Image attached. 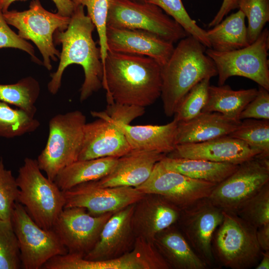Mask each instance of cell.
<instances>
[{
    "label": "cell",
    "instance_id": "6da1fadb",
    "mask_svg": "<svg viewBox=\"0 0 269 269\" xmlns=\"http://www.w3.org/2000/svg\"><path fill=\"white\" fill-rule=\"evenodd\" d=\"M102 85L108 104L145 108L160 97L161 66L148 56L108 50Z\"/></svg>",
    "mask_w": 269,
    "mask_h": 269
},
{
    "label": "cell",
    "instance_id": "7a4b0ae2",
    "mask_svg": "<svg viewBox=\"0 0 269 269\" xmlns=\"http://www.w3.org/2000/svg\"><path fill=\"white\" fill-rule=\"evenodd\" d=\"M95 27L90 17L85 14L84 6L76 5L69 23L64 30H57L53 38L56 43L62 44L60 61L57 70L51 74L48 90L56 94L61 85L65 69L72 64L81 66L85 79L80 89L81 102L87 100L102 87L103 64L101 52L92 37Z\"/></svg>",
    "mask_w": 269,
    "mask_h": 269
},
{
    "label": "cell",
    "instance_id": "3957f363",
    "mask_svg": "<svg viewBox=\"0 0 269 269\" xmlns=\"http://www.w3.org/2000/svg\"><path fill=\"white\" fill-rule=\"evenodd\" d=\"M206 47L192 36L178 41L168 61L161 67L160 97L165 115H174L187 93L205 78L217 75L216 66L206 54Z\"/></svg>",
    "mask_w": 269,
    "mask_h": 269
},
{
    "label": "cell",
    "instance_id": "277c9868",
    "mask_svg": "<svg viewBox=\"0 0 269 269\" xmlns=\"http://www.w3.org/2000/svg\"><path fill=\"white\" fill-rule=\"evenodd\" d=\"M16 181L19 188L17 202L39 227L52 229L64 208L63 191L42 174L36 159L29 157L24 158Z\"/></svg>",
    "mask_w": 269,
    "mask_h": 269
},
{
    "label": "cell",
    "instance_id": "5b68a950",
    "mask_svg": "<svg viewBox=\"0 0 269 269\" xmlns=\"http://www.w3.org/2000/svg\"><path fill=\"white\" fill-rule=\"evenodd\" d=\"M223 219L212 241L215 263L232 269H248L259 263L262 251L257 229L236 214L223 211Z\"/></svg>",
    "mask_w": 269,
    "mask_h": 269
},
{
    "label": "cell",
    "instance_id": "8992f818",
    "mask_svg": "<svg viewBox=\"0 0 269 269\" xmlns=\"http://www.w3.org/2000/svg\"><path fill=\"white\" fill-rule=\"evenodd\" d=\"M86 124L85 116L79 110L57 114L49 121L47 142L36 160L50 180L78 160Z\"/></svg>",
    "mask_w": 269,
    "mask_h": 269
},
{
    "label": "cell",
    "instance_id": "52a82bcc",
    "mask_svg": "<svg viewBox=\"0 0 269 269\" xmlns=\"http://www.w3.org/2000/svg\"><path fill=\"white\" fill-rule=\"evenodd\" d=\"M3 15L8 24L18 30V34L21 38L35 44L42 56L43 65L51 70V61H56L60 56L54 44V34L57 30L67 28L70 17L47 10L39 0H32L26 10H7Z\"/></svg>",
    "mask_w": 269,
    "mask_h": 269
},
{
    "label": "cell",
    "instance_id": "ba28073f",
    "mask_svg": "<svg viewBox=\"0 0 269 269\" xmlns=\"http://www.w3.org/2000/svg\"><path fill=\"white\" fill-rule=\"evenodd\" d=\"M269 31L263 29L252 43L236 50L220 52L206 48V54L213 60L218 75V85H224L235 76L248 78L269 91Z\"/></svg>",
    "mask_w": 269,
    "mask_h": 269
},
{
    "label": "cell",
    "instance_id": "9c48e42d",
    "mask_svg": "<svg viewBox=\"0 0 269 269\" xmlns=\"http://www.w3.org/2000/svg\"><path fill=\"white\" fill-rule=\"evenodd\" d=\"M107 24L145 31L173 43L188 35L160 7L146 2L111 0Z\"/></svg>",
    "mask_w": 269,
    "mask_h": 269
},
{
    "label": "cell",
    "instance_id": "30bf717a",
    "mask_svg": "<svg viewBox=\"0 0 269 269\" xmlns=\"http://www.w3.org/2000/svg\"><path fill=\"white\" fill-rule=\"evenodd\" d=\"M10 221L18 241L21 268L42 269L53 257L67 253L54 231L39 227L17 201Z\"/></svg>",
    "mask_w": 269,
    "mask_h": 269
},
{
    "label": "cell",
    "instance_id": "8fae6325",
    "mask_svg": "<svg viewBox=\"0 0 269 269\" xmlns=\"http://www.w3.org/2000/svg\"><path fill=\"white\" fill-rule=\"evenodd\" d=\"M269 182V157L259 155L240 164L217 184L208 197L223 211L236 214L240 208Z\"/></svg>",
    "mask_w": 269,
    "mask_h": 269
},
{
    "label": "cell",
    "instance_id": "7c38bea8",
    "mask_svg": "<svg viewBox=\"0 0 269 269\" xmlns=\"http://www.w3.org/2000/svg\"><path fill=\"white\" fill-rule=\"evenodd\" d=\"M223 219V211L205 198L181 209L176 223L192 249L208 267H214L216 263L212 241Z\"/></svg>",
    "mask_w": 269,
    "mask_h": 269
},
{
    "label": "cell",
    "instance_id": "4fadbf2b",
    "mask_svg": "<svg viewBox=\"0 0 269 269\" xmlns=\"http://www.w3.org/2000/svg\"><path fill=\"white\" fill-rule=\"evenodd\" d=\"M114 213L93 216L84 208H64L52 229L67 253L84 257L96 244L105 224Z\"/></svg>",
    "mask_w": 269,
    "mask_h": 269
},
{
    "label": "cell",
    "instance_id": "5bb4252c",
    "mask_svg": "<svg viewBox=\"0 0 269 269\" xmlns=\"http://www.w3.org/2000/svg\"><path fill=\"white\" fill-rule=\"evenodd\" d=\"M217 184L167 169L159 161L149 178L136 188L144 194L161 195L182 209L208 198Z\"/></svg>",
    "mask_w": 269,
    "mask_h": 269
},
{
    "label": "cell",
    "instance_id": "9a60e30c",
    "mask_svg": "<svg viewBox=\"0 0 269 269\" xmlns=\"http://www.w3.org/2000/svg\"><path fill=\"white\" fill-rule=\"evenodd\" d=\"M62 191L64 208H84L93 216L115 212L135 203L144 195L135 187H104L96 180L81 183Z\"/></svg>",
    "mask_w": 269,
    "mask_h": 269
},
{
    "label": "cell",
    "instance_id": "2e32d148",
    "mask_svg": "<svg viewBox=\"0 0 269 269\" xmlns=\"http://www.w3.org/2000/svg\"><path fill=\"white\" fill-rule=\"evenodd\" d=\"M97 120L85 124L78 160L119 158L132 149L124 134L104 111H91Z\"/></svg>",
    "mask_w": 269,
    "mask_h": 269
},
{
    "label": "cell",
    "instance_id": "e0dca14e",
    "mask_svg": "<svg viewBox=\"0 0 269 269\" xmlns=\"http://www.w3.org/2000/svg\"><path fill=\"white\" fill-rule=\"evenodd\" d=\"M181 210L161 195L144 194L135 203L132 216L135 238L153 243L157 234L176 224Z\"/></svg>",
    "mask_w": 269,
    "mask_h": 269
},
{
    "label": "cell",
    "instance_id": "ac0fdd59",
    "mask_svg": "<svg viewBox=\"0 0 269 269\" xmlns=\"http://www.w3.org/2000/svg\"><path fill=\"white\" fill-rule=\"evenodd\" d=\"M134 205H130L112 214L105 224L96 244L84 259L112 260L132 250L135 240L131 221Z\"/></svg>",
    "mask_w": 269,
    "mask_h": 269
},
{
    "label": "cell",
    "instance_id": "d6986e66",
    "mask_svg": "<svg viewBox=\"0 0 269 269\" xmlns=\"http://www.w3.org/2000/svg\"><path fill=\"white\" fill-rule=\"evenodd\" d=\"M106 36L109 50L148 56L161 67L168 61L175 47L171 42L138 29L107 26Z\"/></svg>",
    "mask_w": 269,
    "mask_h": 269
},
{
    "label": "cell",
    "instance_id": "ffe728a7",
    "mask_svg": "<svg viewBox=\"0 0 269 269\" xmlns=\"http://www.w3.org/2000/svg\"><path fill=\"white\" fill-rule=\"evenodd\" d=\"M171 157L203 159L240 164L261 152L244 141L229 135L192 143L177 144Z\"/></svg>",
    "mask_w": 269,
    "mask_h": 269
},
{
    "label": "cell",
    "instance_id": "44dd1931",
    "mask_svg": "<svg viewBox=\"0 0 269 269\" xmlns=\"http://www.w3.org/2000/svg\"><path fill=\"white\" fill-rule=\"evenodd\" d=\"M165 155L155 151L131 149L118 158L114 169L96 180L102 186L137 187L150 175L155 164Z\"/></svg>",
    "mask_w": 269,
    "mask_h": 269
},
{
    "label": "cell",
    "instance_id": "7402d4cb",
    "mask_svg": "<svg viewBox=\"0 0 269 269\" xmlns=\"http://www.w3.org/2000/svg\"><path fill=\"white\" fill-rule=\"evenodd\" d=\"M112 120L123 132L132 149L165 154L175 148L178 123L174 119L164 125L134 126Z\"/></svg>",
    "mask_w": 269,
    "mask_h": 269
},
{
    "label": "cell",
    "instance_id": "603a6c76",
    "mask_svg": "<svg viewBox=\"0 0 269 269\" xmlns=\"http://www.w3.org/2000/svg\"><path fill=\"white\" fill-rule=\"evenodd\" d=\"M241 120L231 119L217 112H202L192 119L178 123L176 145L205 141L228 135Z\"/></svg>",
    "mask_w": 269,
    "mask_h": 269
},
{
    "label": "cell",
    "instance_id": "cb8c5ba5",
    "mask_svg": "<svg viewBox=\"0 0 269 269\" xmlns=\"http://www.w3.org/2000/svg\"><path fill=\"white\" fill-rule=\"evenodd\" d=\"M153 243L170 269L208 268L192 249L176 224L157 234Z\"/></svg>",
    "mask_w": 269,
    "mask_h": 269
},
{
    "label": "cell",
    "instance_id": "d4e9b609",
    "mask_svg": "<svg viewBox=\"0 0 269 269\" xmlns=\"http://www.w3.org/2000/svg\"><path fill=\"white\" fill-rule=\"evenodd\" d=\"M118 158L106 157L77 160L63 168L54 182L64 191L81 183L99 180L114 169Z\"/></svg>",
    "mask_w": 269,
    "mask_h": 269
},
{
    "label": "cell",
    "instance_id": "484cf974",
    "mask_svg": "<svg viewBox=\"0 0 269 269\" xmlns=\"http://www.w3.org/2000/svg\"><path fill=\"white\" fill-rule=\"evenodd\" d=\"M160 161L167 169L193 179L216 184L219 183L230 175L239 165L166 156Z\"/></svg>",
    "mask_w": 269,
    "mask_h": 269
},
{
    "label": "cell",
    "instance_id": "4316f807",
    "mask_svg": "<svg viewBox=\"0 0 269 269\" xmlns=\"http://www.w3.org/2000/svg\"><path fill=\"white\" fill-rule=\"evenodd\" d=\"M245 15L240 10L233 13L209 30H206L211 48L225 52L248 46Z\"/></svg>",
    "mask_w": 269,
    "mask_h": 269
},
{
    "label": "cell",
    "instance_id": "83f0119b",
    "mask_svg": "<svg viewBox=\"0 0 269 269\" xmlns=\"http://www.w3.org/2000/svg\"><path fill=\"white\" fill-rule=\"evenodd\" d=\"M258 89L233 90L229 85H210L207 103L202 112H217L231 119L240 120L239 116L256 97Z\"/></svg>",
    "mask_w": 269,
    "mask_h": 269
},
{
    "label": "cell",
    "instance_id": "f1b7e54d",
    "mask_svg": "<svg viewBox=\"0 0 269 269\" xmlns=\"http://www.w3.org/2000/svg\"><path fill=\"white\" fill-rule=\"evenodd\" d=\"M40 93L38 82L32 77L22 78L12 84H0V100L16 106L34 116L35 103Z\"/></svg>",
    "mask_w": 269,
    "mask_h": 269
},
{
    "label": "cell",
    "instance_id": "f546056e",
    "mask_svg": "<svg viewBox=\"0 0 269 269\" xmlns=\"http://www.w3.org/2000/svg\"><path fill=\"white\" fill-rule=\"evenodd\" d=\"M39 121L24 111L0 100V137L12 138L34 132Z\"/></svg>",
    "mask_w": 269,
    "mask_h": 269
},
{
    "label": "cell",
    "instance_id": "4dcf8cb0",
    "mask_svg": "<svg viewBox=\"0 0 269 269\" xmlns=\"http://www.w3.org/2000/svg\"><path fill=\"white\" fill-rule=\"evenodd\" d=\"M228 135L259 150L260 156L269 157V120L244 119Z\"/></svg>",
    "mask_w": 269,
    "mask_h": 269
},
{
    "label": "cell",
    "instance_id": "1f68e13d",
    "mask_svg": "<svg viewBox=\"0 0 269 269\" xmlns=\"http://www.w3.org/2000/svg\"><path fill=\"white\" fill-rule=\"evenodd\" d=\"M145 2L160 7L165 13L178 22L188 35L198 40L206 48H211L206 30L192 19L181 0H145Z\"/></svg>",
    "mask_w": 269,
    "mask_h": 269
},
{
    "label": "cell",
    "instance_id": "d6a6232c",
    "mask_svg": "<svg viewBox=\"0 0 269 269\" xmlns=\"http://www.w3.org/2000/svg\"><path fill=\"white\" fill-rule=\"evenodd\" d=\"M238 8L248 18L247 35L250 44L269 21V0H238Z\"/></svg>",
    "mask_w": 269,
    "mask_h": 269
},
{
    "label": "cell",
    "instance_id": "836d02e7",
    "mask_svg": "<svg viewBox=\"0 0 269 269\" xmlns=\"http://www.w3.org/2000/svg\"><path fill=\"white\" fill-rule=\"evenodd\" d=\"M210 79L201 80L184 96L174 114L178 123L187 122L201 113L208 100Z\"/></svg>",
    "mask_w": 269,
    "mask_h": 269
},
{
    "label": "cell",
    "instance_id": "e575fe53",
    "mask_svg": "<svg viewBox=\"0 0 269 269\" xmlns=\"http://www.w3.org/2000/svg\"><path fill=\"white\" fill-rule=\"evenodd\" d=\"M76 5L86 6L87 15L94 24L99 36L103 70L109 50L107 42V18L111 0H72Z\"/></svg>",
    "mask_w": 269,
    "mask_h": 269
},
{
    "label": "cell",
    "instance_id": "d590c367",
    "mask_svg": "<svg viewBox=\"0 0 269 269\" xmlns=\"http://www.w3.org/2000/svg\"><path fill=\"white\" fill-rule=\"evenodd\" d=\"M236 214L257 229L269 223V182L247 201Z\"/></svg>",
    "mask_w": 269,
    "mask_h": 269
},
{
    "label": "cell",
    "instance_id": "8d00e7d4",
    "mask_svg": "<svg viewBox=\"0 0 269 269\" xmlns=\"http://www.w3.org/2000/svg\"><path fill=\"white\" fill-rule=\"evenodd\" d=\"M20 268L18 243L11 221L0 219V269Z\"/></svg>",
    "mask_w": 269,
    "mask_h": 269
},
{
    "label": "cell",
    "instance_id": "74e56055",
    "mask_svg": "<svg viewBox=\"0 0 269 269\" xmlns=\"http://www.w3.org/2000/svg\"><path fill=\"white\" fill-rule=\"evenodd\" d=\"M19 188L11 171L0 159V219L10 221L14 205L17 201Z\"/></svg>",
    "mask_w": 269,
    "mask_h": 269
},
{
    "label": "cell",
    "instance_id": "f35d334b",
    "mask_svg": "<svg viewBox=\"0 0 269 269\" xmlns=\"http://www.w3.org/2000/svg\"><path fill=\"white\" fill-rule=\"evenodd\" d=\"M13 48L27 52L35 62H40L35 55L32 45L21 38L8 26L0 9V48Z\"/></svg>",
    "mask_w": 269,
    "mask_h": 269
},
{
    "label": "cell",
    "instance_id": "ab89813d",
    "mask_svg": "<svg viewBox=\"0 0 269 269\" xmlns=\"http://www.w3.org/2000/svg\"><path fill=\"white\" fill-rule=\"evenodd\" d=\"M247 119L269 120V91L259 86L256 97L241 113L240 120Z\"/></svg>",
    "mask_w": 269,
    "mask_h": 269
},
{
    "label": "cell",
    "instance_id": "60d3db41",
    "mask_svg": "<svg viewBox=\"0 0 269 269\" xmlns=\"http://www.w3.org/2000/svg\"><path fill=\"white\" fill-rule=\"evenodd\" d=\"M144 108L113 102L108 104L106 110L104 112L114 121L130 124L134 120L143 115Z\"/></svg>",
    "mask_w": 269,
    "mask_h": 269
},
{
    "label": "cell",
    "instance_id": "b9f144b4",
    "mask_svg": "<svg viewBox=\"0 0 269 269\" xmlns=\"http://www.w3.org/2000/svg\"><path fill=\"white\" fill-rule=\"evenodd\" d=\"M16 0H0V9L2 12L7 11L10 4ZM52 1L56 6L57 13L64 16L70 17L76 7V4L72 0H52Z\"/></svg>",
    "mask_w": 269,
    "mask_h": 269
},
{
    "label": "cell",
    "instance_id": "7bdbcfd3",
    "mask_svg": "<svg viewBox=\"0 0 269 269\" xmlns=\"http://www.w3.org/2000/svg\"><path fill=\"white\" fill-rule=\"evenodd\" d=\"M238 0H223L222 5L214 17L209 22V27H213L220 23L232 10L238 8Z\"/></svg>",
    "mask_w": 269,
    "mask_h": 269
},
{
    "label": "cell",
    "instance_id": "ee69618b",
    "mask_svg": "<svg viewBox=\"0 0 269 269\" xmlns=\"http://www.w3.org/2000/svg\"><path fill=\"white\" fill-rule=\"evenodd\" d=\"M257 239L262 251L269 250V223L257 229Z\"/></svg>",
    "mask_w": 269,
    "mask_h": 269
},
{
    "label": "cell",
    "instance_id": "f6af8a7d",
    "mask_svg": "<svg viewBox=\"0 0 269 269\" xmlns=\"http://www.w3.org/2000/svg\"><path fill=\"white\" fill-rule=\"evenodd\" d=\"M259 262L255 267L256 269H269V250L262 251V257Z\"/></svg>",
    "mask_w": 269,
    "mask_h": 269
},
{
    "label": "cell",
    "instance_id": "bcb514c9",
    "mask_svg": "<svg viewBox=\"0 0 269 269\" xmlns=\"http://www.w3.org/2000/svg\"><path fill=\"white\" fill-rule=\"evenodd\" d=\"M134 1L136 2H145V0H130Z\"/></svg>",
    "mask_w": 269,
    "mask_h": 269
}]
</instances>
